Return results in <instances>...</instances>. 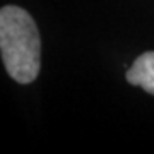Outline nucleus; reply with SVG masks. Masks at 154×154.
<instances>
[{
  "label": "nucleus",
  "mask_w": 154,
  "mask_h": 154,
  "mask_svg": "<svg viewBox=\"0 0 154 154\" xmlns=\"http://www.w3.org/2000/svg\"><path fill=\"white\" fill-rule=\"evenodd\" d=\"M0 55L9 75L29 84L39 74L41 41L38 28L28 12L16 5L0 9Z\"/></svg>",
  "instance_id": "1"
},
{
  "label": "nucleus",
  "mask_w": 154,
  "mask_h": 154,
  "mask_svg": "<svg viewBox=\"0 0 154 154\" xmlns=\"http://www.w3.org/2000/svg\"><path fill=\"white\" fill-rule=\"evenodd\" d=\"M127 81L149 94H154V51L142 53L127 72Z\"/></svg>",
  "instance_id": "2"
}]
</instances>
